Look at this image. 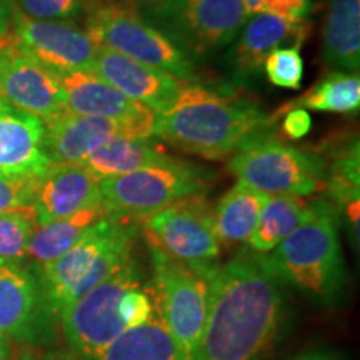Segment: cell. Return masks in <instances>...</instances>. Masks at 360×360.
<instances>
[{
  "label": "cell",
  "instance_id": "cell-27",
  "mask_svg": "<svg viewBox=\"0 0 360 360\" xmlns=\"http://www.w3.org/2000/svg\"><path fill=\"white\" fill-rule=\"evenodd\" d=\"M360 107V79L352 72L335 70L314 85L309 92L282 107L278 114L290 109L349 114Z\"/></svg>",
  "mask_w": 360,
  "mask_h": 360
},
{
  "label": "cell",
  "instance_id": "cell-38",
  "mask_svg": "<svg viewBox=\"0 0 360 360\" xmlns=\"http://www.w3.org/2000/svg\"><path fill=\"white\" fill-rule=\"evenodd\" d=\"M13 354H15L13 340L8 339L7 335L0 334V360H12Z\"/></svg>",
  "mask_w": 360,
  "mask_h": 360
},
{
  "label": "cell",
  "instance_id": "cell-33",
  "mask_svg": "<svg viewBox=\"0 0 360 360\" xmlns=\"http://www.w3.org/2000/svg\"><path fill=\"white\" fill-rule=\"evenodd\" d=\"M154 302L152 297L142 289V285H134L127 289L120 297L117 314L120 322L124 323L125 330L139 326H143L154 317Z\"/></svg>",
  "mask_w": 360,
  "mask_h": 360
},
{
  "label": "cell",
  "instance_id": "cell-9",
  "mask_svg": "<svg viewBox=\"0 0 360 360\" xmlns=\"http://www.w3.org/2000/svg\"><path fill=\"white\" fill-rule=\"evenodd\" d=\"M229 170L265 195H312L326 184L321 157L265 135L233 154Z\"/></svg>",
  "mask_w": 360,
  "mask_h": 360
},
{
  "label": "cell",
  "instance_id": "cell-6",
  "mask_svg": "<svg viewBox=\"0 0 360 360\" xmlns=\"http://www.w3.org/2000/svg\"><path fill=\"white\" fill-rule=\"evenodd\" d=\"M154 272V297L159 321L192 360L209 314L212 277L217 265L180 262L148 244Z\"/></svg>",
  "mask_w": 360,
  "mask_h": 360
},
{
  "label": "cell",
  "instance_id": "cell-22",
  "mask_svg": "<svg viewBox=\"0 0 360 360\" xmlns=\"http://www.w3.org/2000/svg\"><path fill=\"white\" fill-rule=\"evenodd\" d=\"M269 195L244 182H237L220 197L214 209V227L219 244L225 247L249 244Z\"/></svg>",
  "mask_w": 360,
  "mask_h": 360
},
{
  "label": "cell",
  "instance_id": "cell-2",
  "mask_svg": "<svg viewBox=\"0 0 360 360\" xmlns=\"http://www.w3.org/2000/svg\"><path fill=\"white\" fill-rule=\"evenodd\" d=\"M276 122L259 103L186 84L157 114L155 137L186 154L224 159L269 135Z\"/></svg>",
  "mask_w": 360,
  "mask_h": 360
},
{
  "label": "cell",
  "instance_id": "cell-40",
  "mask_svg": "<svg viewBox=\"0 0 360 360\" xmlns=\"http://www.w3.org/2000/svg\"><path fill=\"white\" fill-rule=\"evenodd\" d=\"M242 2H244L247 17L254 15V13H259L262 11V6H264V0H242Z\"/></svg>",
  "mask_w": 360,
  "mask_h": 360
},
{
  "label": "cell",
  "instance_id": "cell-18",
  "mask_svg": "<svg viewBox=\"0 0 360 360\" xmlns=\"http://www.w3.org/2000/svg\"><path fill=\"white\" fill-rule=\"evenodd\" d=\"M44 125L45 154L52 164H82L96 148L110 139L142 137L141 132L129 124L102 117L77 115L69 110Z\"/></svg>",
  "mask_w": 360,
  "mask_h": 360
},
{
  "label": "cell",
  "instance_id": "cell-15",
  "mask_svg": "<svg viewBox=\"0 0 360 360\" xmlns=\"http://www.w3.org/2000/svg\"><path fill=\"white\" fill-rule=\"evenodd\" d=\"M309 37L307 20L294 22L269 12L247 17L232 49L225 56L232 77L249 80L262 70L269 53L281 47H299Z\"/></svg>",
  "mask_w": 360,
  "mask_h": 360
},
{
  "label": "cell",
  "instance_id": "cell-21",
  "mask_svg": "<svg viewBox=\"0 0 360 360\" xmlns=\"http://www.w3.org/2000/svg\"><path fill=\"white\" fill-rule=\"evenodd\" d=\"M322 53L330 67L357 74L360 69V0H328Z\"/></svg>",
  "mask_w": 360,
  "mask_h": 360
},
{
  "label": "cell",
  "instance_id": "cell-3",
  "mask_svg": "<svg viewBox=\"0 0 360 360\" xmlns=\"http://www.w3.org/2000/svg\"><path fill=\"white\" fill-rule=\"evenodd\" d=\"M139 227L135 220L103 215L74 247L40 269L45 305L60 315L90 289L134 259Z\"/></svg>",
  "mask_w": 360,
  "mask_h": 360
},
{
  "label": "cell",
  "instance_id": "cell-41",
  "mask_svg": "<svg viewBox=\"0 0 360 360\" xmlns=\"http://www.w3.org/2000/svg\"><path fill=\"white\" fill-rule=\"evenodd\" d=\"M12 360H37L35 354L30 349L22 347V349H15V354H13Z\"/></svg>",
  "mask_w": 360,
  "mask_h": 360
},
{
  "label": "cell",
  "instance_id": "cell-19",
  "mask_svg": "<svg viewBox=\"0 0 360 360\" xmlns=\"http://www.w3.org/2000/svg\"><path fill=\"white\" fill-rule=\"evenodd\" d=\"M44 137L42 120L0 101V175L42 177L52 164Z\"/></svg>",
  "mask_w": 360,
  "mask_h": 360
},
{
  "label": "cell",
  "instance_id": "cell-12",
  "mask_svg": "<svg viewBox=\"0 0 360 360\" xmlns=\"http://www.w3.org/2000/svg\"><path fill=\"white\" fill-rule=\"evenodd\" d=\"M0 44L15 49L57 75L92 70L98 45L69 22L35 20L13 7L12 24Z\"/></svg>",
  "mask_w": 360,
  "mask_h": 360
},
{
  "label": "cell",
  "instance_id": "cell-42",
  "mask_svg": "<svg viewBox=\"0 0 360 360\" xmlns=\"http://www.w3.org/2000/svg\"><path fill=\"white\" fill-rule=\"evenodd\" d=\"M294 360H334L328 357L327 354H321V352H310V354H304L295 357Z\"/></svg>",
  "mask_w": 360,
  "mask_h": 360
},
{
  "label": "cell",
  "instance_id": "cell-23",
  "mask_svg": "<svg viewBox=\"0 0 360 360\" xmlns=\"http://www.w3.org/2000/svg\"><path fill=\"white\" fill-rule=\"evenodd\" d=\"M164 148L142 137H114L90 154L82 164L98 180L114 179L167 159Z\"/></svg>",
  "mask_w": 360,
  "mask_h": 360
},
{
  "label": "cell",
  "instance_id": "cell-7",
  "mask_svg": "<svg viewBox=\"0 0 360 360\" xmlns=\"http://www.w3.org/2000/svg\"><path fill=\"white\" fill-rule=\"evenodd\" d=\"M210 172L167 157L165 160L114 179L101 180L102 204L110 215L141 220L209 187Z\"/></svg>",
  "mask_w": 360,
  "mask_h": 360
},
{
  "label": "cell",
  "instance_id": "cell-30",
  "mask_svg": "<svg viewBox=\"0 0 360 360\" xmlns=\"http://www.w3.org/2000/svg\"><path fill=\"white\" fill-rule=\"evenodd\" d=\"M98 0H12L13 7L35 20L70 22L87 15Z\"/></svg>",
  "mask_w": 360,
  "mask_h": 360
},
{
  "label": "cell",
  "instance_id": "cell-13",
  "mask_svg": "<svg viewBox=\"0 0 360 360\" xmlns=\"http://www.w3.org/2000/svg\"><path fill=\"white\" fill-rule=\"evenodd\" d=\"M4 57L2 101L44 124L52 122L67 112V98L56 72L37 64L32 58L0 44Z\"/></svg>",
  "mask_w": 360,
  "mask_h": 360
},
{
  "label": "cell",
  "instance_id": "cell-24",
  "mask_svg": "<svg viewBox=\"0 0 360 360\" xmlns=\"http://www.w3.org/2000/svg\"><path fill=\"white\" fill-rule=\"evenodd\" d=\"M109 212L105 207L98 205L82 212L70 215V217L57 219L52 222L35 224L32 237H30L27 257L42 269L44 265L51 264L52 260L65 254L70 247H74L80 240V237L97 222L103 215Z\"/></svg>",
  "mask_w": 360,
  "mask_h": 360
},
{
  "label": "cell",
  "instance_id": "cell-29",
  "mask_svg": "<svg viewBox=\"0 0 360 360\" xmlns=\"http://www.w3.org/2000/svg\"><path fill=\"white\" fill-rule=\"evenodd\" d=\"M339 202H359V142H350L335 154L330 179L326 180Z\"/></svg>",
  "mask_w": 360,
  "mask_h": 360
},
{
  "label": "cell",
  "instance_id": "cell-44",
  "mask_svg": "<svg viewBox=\"0 0 360 360\" xmlns=\"http://www.w3.org/2000/svg\"><path fill=\"white\" fill-rule=\"evenodd\" d=\"M305 4H309V6H312V0H304Z\"/></svg>",
  "mask_w": 360,
  "mask_h": 360
},
{
  "label": "cell",
  "instance_id": "cell-43",
  "mask_svg": "<svg viewBox=\"0 0 360 360\" xmlns=\"http://www.w3.org/2000/svg\"><path fill=\"white\" fill-rule=\"evenodd\" d=\"M4 57L0 53V101H2V79H4Z\"/></svg>",
  "mask_w": 360,
  "mask_h": 360
},
{
  "label": "cell",
  "instance_id": "cell-31",
  "mask_svg": "<svg viewBox=\"0 0 360 360\" xmlns=\"http://www.w3.org/2000/svg\"><path fill=\"white\" fill-rule=\"evenodd\" d=\"M262 70L269 82L282 89L299 90L304 79V60L299 47H281L265 58Z\"/></svg>",
  "mask_w": 360,
  "mask_h": 360
},
{
  "label": "cell",
  "instance_id": "cell-5",
  "mask_svg": "<svg viewBox=\"0 0 360 360\" xmlns=\"http://www.w3.org/2000/svg\"><path fill=\"white\" fill-rule=\"evenodd\" d=\"M85 32L101 47L195 84L197 64L172 39L122 0H98L85 15Z\"/></svg>",
  "mask_w": 360,
  "mask_h": 360
},
{
  "label": "cell",
  "instance_id": "cell-32",
  "mask_svg": "<svg viewBox=\"0 0 360 360\" xmlns=\"http://www.w3.org/2000/svg\"><path fill=\"white\" fill-rule=\"evenodd\" d=\"M39 179L0 175V214L32 210Z\"/></svg>",
  "mask_w": 360,
  "mask_h": 360
},
{
  "label": "cell",
  "instance_id": "cell-34",
  "mask_svg": "<svg viewBox=\"0 0 360 360\" xmlns=\"http://www.w3.org/2000/svg\"><path fill=\"white\" fill-rule=\"evenodd\" d=\"M310 11H312V6L305 4L304 0H264L260 12L276 13V15L294 22H304Z\"/></svg>",
  "mask_w": 360,
  "mask_h": 360
},
{
  "label": "cell",
  "instance_id": "cell-1",
  "mask_svg": "<svg viewBox=\"0 0 360 360\" xmlns=\"http://www.w3.org/2000/svg\"><path fill=\"white\" fill-rule=\"evenodd\" d=\"M282 323L278 277L262 254L217 265L199 347L192 360H262Z\"/></svg>",
  "mask_w": 360,
  "mask_h": 360
},
{
  "label": "cell",
  "instance_id": "cell-26",
  "mask_svg": "<svg viewBox=\"0 0 360 360\" xmlns=\"http://www.w3.org/2000/svg\"><path fill=\"white\" fill-rule=\"evenodd\" d=\"M97 360H187L159 319L127 328Z\"/></svg>",
  "mask_w": 360,
  "mask_h": 360
},
{
  "label": "cell",
  "instance_id": "cell-11",
  "mask_svg": "<svg viewBox=\"0 0 360 360\" xmlns=\"http://www.w3.org/2000/svg\"><path fill=\"white\" fill-rule=\"evenodd\" d=\"M147 242L192 265H209L220 254L214 209L204 197L191 195L141 220Z\"/></svg>",
  "mask_w": 360,
  "mask_h": 360
},
{
  "label": "cell",
  "instance_id": "cell-39",
  "mask_svg": "<svg viewBox=\"0 0 360 360\" xmlns=\"http://www.w3.org/2000/svg\"><path fill=\"white\" fill-rule=\"evenodd\" d=\"M40 360H84L74 352H65V350H53V352L45 354Z\"/></svg>",
  "mask_w": 360,
  "mask_h": 360
},
{
  "label": "cell",
  "instance_id": "cell-14",
  "mask_svg": "<svg viewBox=\"0 0 360 360\" xmlns=\"http://www.w3.org/2000/svg\"><path fill=\"white\" fill-rule=\"evenodd\" d=\"M58 80L72 114L117 120L132 125L142 137H155L157 112L125 97L94 70L67 72L58 75Z\"/></svg>",
  "mask_w": 360,
  "mask_h": 360
},
{
  "label": "cell",
  "instance_id": "cell-10",
  "mask_svg": "<svg viewBox=\"0 0 360 360\" xmlns=\"http://www.w3.org/2000/svg\"><path fill=\"white\" fill-rule=\"evenodd\" d=\"M142 274L134 259L105 281L70 304L58 317L72 352L84 360H97L101 354L125 330L117 307L122 294L141 285Z\"/></svg>",
  "mask_w": 360,
  "mask_h": 360
},
{
  "label": "cell",
  "instance_id": "cell-16",
  "mask_svg": "<svg viewBox=\"0 0 360 360\" xmlns=\"http://www.w3.org/2000/svg\"><path fill=\"white\" fill-rule=\"evenodd\" d=\"M92 70L125 97L155 110L157 114L174 101L184 85L188 84L169 72L132 60L101 45Z\"/></svg>",
  "mask_w": 360,
  "mask_h": 360
},
{
  "label": "cell",
  "instance_id": "cell-37",
  "mask_svg": "<svg viewBox=\"0 0 360 360\" xmlns=\"http://www.w3.org/2000/svg\"><path fill=\"white\" fill-rule=\"evenodd\" d=\"M122 2L135 7L141 13H147L155 11V8L159 7H164L165 4L172 2V0H122Z\"/></svg>",
  "mask_w": 360,
  "mask_h": 360
},
{
  "label": "cell",
  "instance_id": "cell-36",
  "mask_svg": "<svg viewBox=\"0 0 360 360\" xmlns=\"http://www.w3.org/2000/svg\"><path fill=\"white\" fill-rule=\"evenodd\" d=\"M13 4L12 0H0V39L7 34L12 24Z\"/></svg>",
  "mask_w": 360,
  "mask_h": 360
},
{
  "label": "cell",
  "instance_id": "cell-17",
  "mask_svg": "<svg viewBox=\"0 0 360 360\" xmlns=\"http://www.w3.org/2000/svg\"><path fill=\"white\" fill-rule=\"evenodd\" d=\"M98 205H103L101 180L90 170L80 164H51L37 184L35 222H52Z\"/></svg>",
  "mask_w": 360,
  "mask_h": 360
},
{
  "label": "cell",
  "instance_id": "cell-25",
  "mask_svg": "<svg viewBox=\"0 0 360 360\" xmlns=\"http://www.w3.org/2000/svg\"><path fill=\"white\" fill-rule=\"evenodd\" d=\"M312 212L314 202H305L302 197L270 195L249 238L250 249L269 254L309 220Z\"/></svg>",
  "mask_w": 360,
  "mask_h": 360
},
{
  "label": "cell",
  "instance_id": "cell-8",
  "mask_svg": "<svg viewBox=\"0 0 360 360\" xmlns=\"http://www.w3.org/2000/svg\"><path fill=\"white\" fill-rule=\"evenodd\" d=\"M142 15L193 62L229 47L247 20L242 0H172Z\"/></svg>",
  "mask_w": 360,
  "mask_h": 360
},
{
  "label": "cell",
  "instance_id": "cell-28",
  "mask_svg": "<svg viewBox=\"0 0 360 360\" xmlns=\"http://www.w3.org/2000/svg\"><path fill=\"white\" fill-rule=\"evenodd\" d=\"M35 224L34 209L0 214V260L20 264L27 259Z\"/></svg>",
  "mask_w": 360,
  "mask_h": 360
},
{
  "label": "cell",
  "instance_id": "cell-4",
  "mask_svg": "<svg viewBox=\"0 0 360 360\" xmlns=\"http://www.w3.org/2000/svg\"><path fill=\"white\" fill-rule=\"evenodd\" d=\"M274 274L322 302L334 300L344 283V262L335 210L314 202L309 220L295 229L272 254H262Z\"/></svg>",
  "mask_w": 360,
  "mask_h": 360
},
{
  "label": "cell",
  "instance_id": "cell-35",
  "mask_svg": "<svg viewBox=\"0 0 360 360\" xmlns=\"http://www.w3.org/2000/svg\"><path fill=\"white\" fill-rule=\"evenodd\" d=\"M283 124L282 129L287 137L290 139H300L309 134L310 127H312V119L310 114L305 109H290L283 112Z\"/></svg>",
  "mask_w": 360,
  "mask_h": 360
},
{
  "label": "cell",
  "instance_id": "cell-20",
  "mask_svg": "<svg viewBox=\"0 0 360 360\" xmlns=\"http://www.w3.org/2000/svg\"><path fill=\"white\" fill-rule=\"evenodd\" d=\"M40 283L20 264L0 260V334L32 340L44 307Z\"/></svg>",
  "mask_w": 360,
  "mask_h": 360
}]
</instances>
